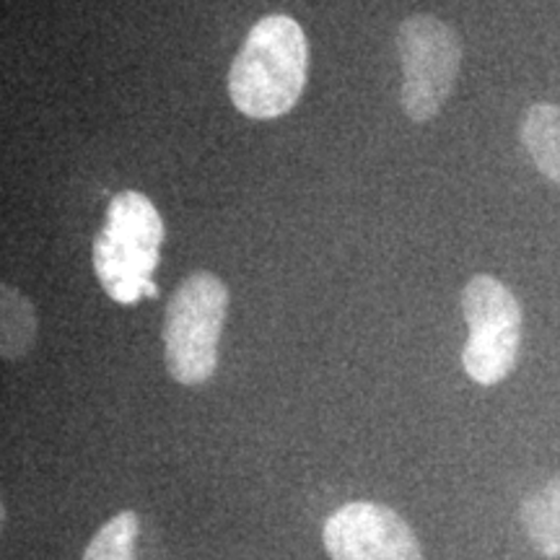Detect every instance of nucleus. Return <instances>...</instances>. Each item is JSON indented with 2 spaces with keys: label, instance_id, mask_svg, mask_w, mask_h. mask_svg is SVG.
<instances>
[{
  "label": "nucleus",
  "instance_id": "f257e3e1",
  "mask_svg": "<svg viewBox=\"0 0 560 560\" xmlns=\"http://www.w3.org/2000/svg\"><path fill=\"white\" fill-rule=\"evenodd\" d=\"M310 42L296 19L270 13L252 26L229 70V96L252 120H276L306 86Z\"/></svg>",
  "mask_w": 560,
  "mask_h": 560
},
{
  "label": "nucleus",
  "instance_id": "f03ea898",
  "mask_svg": "<svg viewBox=\"0 0 560 560\" xmlns=\"http://www.w3.org/2000/svg\"><path fill=\"white\" fill-rule=\"evenodd\" d=\"M164 221L143 192H117L94 240V272L117 304L156 296L151 276L159 268Z\"/></svg>",
  "mask_w": 560,
  "mask_h": 560
},
{
  "label": "nucleus",
  "instance_id": "7ed1b4c3",
  "mask_svg": "<svg viewBox=\"0 0 560 560\" xmlns=\"http://www.w3.org/2000/svg\"><path fill=\"white\" fill-rule=\"evenodd\" d=\"M229 289L213 272H192L172 293L164 314V361L174 382L198 387L219 366Z\"/></svg>",
  "mask_w": 560,
  "mask_h": 560
},
{
  "label": "nucleus",
  "instance_id": "20e7f679",
  "mask_svg": "<svg viewBox=\"0 0 560 560\" xmlns=\"http://www.w3.org/2000/svg\"><path fill=\"white\" fill-rule=\"evenodd\" d=\"M402 62V109L412 122H431L452 96L462 68V37L433 13H412L397 26Z\"/></svg>",
  "mask_w": 560,
  "mask_h": 560
},
{
  "label": "nucleus",
  "instance_id": "39448f33",
  "mask_svg": "<svg viewBox=\"0 0 560 560\" xmlns=\"http://www.w3.org/2000/svg\"><path fill=\"white\" fill-rule=\"evenodd\" d=\"M467 342L462 366L472 382L493 387L514 371L522 348V306L506 283L493 276H475L462 289Z\"/></svg>",
  "mask_w": 560,
  "mask_h": 560
},
{
  "label": "nucleus",
  "instance_id": "423d86ee",
  "mask_svg": "<svg viewBox=\"0 0 560 560\" xmlns=\"http://www.w3.org/2000/svg\"><path fill=\"white\" fill-rule=\"evenodd\" d=\"M332 560H423L416 532L382 503L353 501L335 511L322 529Z\"/></svg>",
  "mask_w": 560,
  "mask_h": 560
},
{
  "label": "nucleus",
  "instance_id": "0eeeda50",
  "mask_svg": "<svg viewBox=\"0 0 560 560\" xmlns=\"http://www.w3.org/2000/svg\"><path fill=\"white\" fill-rule=\"evenodd\" d=\"M520 140L545 179L560 187V107L537 102L524 112Z\"/></svg>",
  "mask_w": 560,
  "mask_h": 560
},
{
  "label": "nucleus",
  "instance_id": "6e6552de",
  "mask_svg": "<svg viewBox=\"0 0 560 560\" xmlns=\"http://www.w3.org/2000/svg\"><path fill=\"white\" fill-rule=\"evenodd\" d=\"M520 522L532 548L545 558H560V475L522 501Z\"/></svg>",
  "mask_w": 560,
  "mask_h": 560
},
{
  "label": "nucleus",
  "instance_id": "1a4fd4ad",
  "mask_svg": "<svg viewBox=\"0 0 560 560\" xmlns=\"http://www.w3.org/2000/svg\"><path fill=\"white\" fill-rule=\"evenodd\" d=\"M37 340V314L34 304L11 283L0 285V355L19 361Z\"/></svg>",
  "mask_w": 560,
  "mask_h": 560
},
{
  "label": "nucleus",
  "instance_id": "9d476101",
  "mask_svg": "<svg viewBox=\"0 0 560 560\" xmlns=\"http://www.w3.org/2000/svg\"><path fill=\"white\" fill-rule=\"evenodd\" d=\"M138 529L136 511H120L91 537L81 560H136Z\"/></svg>",
  "mask_w": 560,
  "mask_h": 560
}]
</instances>
